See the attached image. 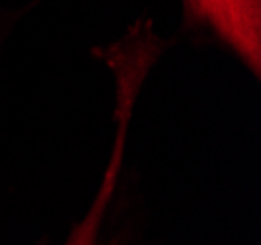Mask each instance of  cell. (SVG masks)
Listing matches in <instances>:
<instances>
[{
	"label": "cell",
	"instance_id": "7a4b0ae2",
	"mask_svg": "<svg viewBox=\"0 0 261 245\" xmlns=\"http://www.w3.org/2000/svg\"><path fill=\"white\" fill-rule=\"evenodd\" d=\"M185 20L208 28L251 72L261 68V0H184Z\"/></svg>",
	"mask_w": 261,
	"mask_h": 245
},
{
	"label": "cell",
	"instance_id": "6da1fadb",
	"mask_svg": "<svg viewBox=\"0 0 261 245\" xmlns=\"http://www.w3.org/2000/svg\"><path fill=\"white\" fill-rule=\"evenodd\" d=\"M158 53L152 45L141 39H121L117 45L111 47V57L108 63L115 72V84H117V134H115V146L108 164V170L103 175V183L99 187L96 201L90 206L86 218L76 226V230L68 237L66 245H99V228L101 218L108 208L109 199L113 195L115 183L119 177L121 160H123V148H125V137L129 127L130 111L135 97L139 94L144 76L148 72L150 64Z\"/></svg>",
	"mask_w": 261,
	"mask_h": 245
}]
</instances>
